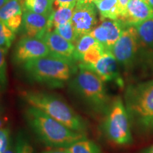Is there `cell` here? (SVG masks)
<instances>
[{
	"label": "cell",
	"instance_id": "6da1fadb",
	"mask_svg": "<svg viewBox=\"0 0 153 153\" xmlns=\"http://www.w3.org/2000/svg\"><path fill=\"white\" fill-rule=\"evenodd\" d=\"M24 117L38 139L49 148H68L80 140L87 138L86 133L72 131L35 107L28 106L24 111Z\"/></svg>",
	"mask_w": 153,
	"mask_h": 153
},
{
	"label": "cell",
	"instance_id": "7a4b0ae2",
	"mask_svg": "<svg viewBox=\"0 0 153 153\" xmlns=\"http://www.w3.org/2000/svg\"><path fill=\"white\" fill-rule=\"evenodd\" d=\"M28 106L35 107L72 131L85 133V120L59 96L44 91H24L21 94Z\"/></svg>",
	"mask_w": 153,
	"mask_h": 153
},
{
	"label": "cell",
	"instance_id": "3957f363",
	"mask_svg": "<svg viewBox=\"0 0 153 153\" xmlns=\"http://www.w3.org/2000/svg\"><path fill=\"white\" fill-rule=\"evenodd\" d=\"M79 71L70 81V91L78 99L97 114H106L111 102L104 81L92 70L80 63Z\"/></svg>",
	"mask_w": 153,
	"mask_h": 153
},
{
	"label": "cell",
	"instance_id": "277c9868",
	"mask_svg": "<svg viewBox=\"0 0 153 153\" xmlns=\"http://www.w3.org/2000/svg\"><path fill=\"white\" fill-rule=\"evenodd\" d=\"M23 68L30 80L52 88L62 87L77 72L74 63L51 54L28 61Z\"/></svg>",
	"mask_w": 153,
	"mask_h": 153
},
{
	"label": "cell",
	"instance_id": "5b68a950",
	"mask_svg": "<svg viewBox=\"0 0 153 153\" xmlns=\"http://www.w3.org/2000/svg\"><path fill=\"white\" fill-rule=\"evenodd\" d=\"M126 105L129 117L137 127L153 128V80L129 87Z\"/></svg>",
	"mask_w": 153,
	"mask_h": 153
},
{
	"label": "cell",
	"instance_id": "8992f818",
	"mask_svg": "<svg viewBox=\"0 0 153 153\" xmlns=\"http://www.w3.org/2000/svg\"><path fill=\"white\" fill-rule=\"evenodd\" d=\"M103 131L107 138L116 145H128L133 141L128 114L120 97H116L111 104Z\"/></svg>",
	"mask_w": 153,
	"mask_h": 153
},
{
	"label": "cell",
	"instance_id": "52a82bcc",
	"mask_svg": "<svg viewBox=\"0 0 153 153\" xmlns=\"http://www.w3.org/2000/svg\"><path fill=\"white\" fill-rule=\"evenodd\" d=\"M139 36L134 26H128L110 50L116 60L125 67H129L135 59L139 47Z\"/></svg>",
	"mask_w": 153,
	"mask_h": 153
},
{
	"label": "cell",
	"instance_id": "ba28073f",
	"mask_svg": "<svg viewBox=\"0 0 153 153\" xmlns=\"http://www.w3.org/2000/svg\"><path fill=\"white\" fill-rule=\"evenodd\" d=\"M50 54L49 48L43 39L25 36L17 43L13 58L16 64H24L29 60Z\"/></svg>",
	"mask_w": 153,
	"mask_h": 153
},
{
	"label": "cell",
	"instance_id": "9c48e42d",
	"mask_svg": "<svg viewBox=\"0 0 153 153\" xmlns=\"http://www.w3.org/2000/svg\"><path fill=\"white\" fill-rule=\"evenodd\" d=\"M94 3H76L74 7L72 24L78 38L89 34L97 24V9Z\"/></svg>",
	"mask_w": 153,
	"mask_h": 153
},
{
	"label": "cell",
	"instance_id": "30bf717a",
	"mask_svg": "<svg viewBox=\"0 0 153 153\" xmlns=\"http://www.w3.org/2000/svg\"><path fill=\"white\" fill-rule=\"evenodd\" d=\"M42 39L46 43L51 54L68 62L74 63L75 45L65 39L55 30L48 31Z\"/></svg>",
	"mask_w": 153,
	"mask_h": 153
},
{
	"label": "cell",
	"instance_id": "8fae6325",
	"mask_svg": "<svg viewBox=\"0 0 153 153\" xmlns=\"http://www.w3.org/2000/svg\"><path fill=\"white\" fill-rule=\"evenodd\" d=\"M86 67L94 72L104 82L114 81L119 86L123 85L118 72L117 60L110 51H106L94 65Z\"/></svg>",
	"mask_w": 153,
	"mask_h": 153
},
{
	"label": "cell",
	"instance_id": "7c38bea8",
	"mask_svg": "<svg viewBox=\"0 0 153 153\" xmlns=\"http://www.w3.org/2000/svg\"><path fill=\"white\" fill-rule=\"evenodd\" d=\"M51 16L36 14L24 10L23 14L22 28L24 33L28 37L42 39L48 31H51L50 27Z\"/></svg>",
	"mask_w": 153,
	"mask_h": 153
},
{
	"label": "cell",
	"instance_id": "4fadbf2b",
	"mask_svg": "<svg viewBox=\"0 0 153 153\" xmlns=\"http://www.w3.org/2000/svg\"><path fill=\"white\" fill-rule=\"evenodd\" d=\"M151 19H153V9L148 4L142 0H131L119 20L128 27Z\"/></svg>",
	"mask_w": 153,
	"mask_h": 153
},
{
	"label": "cell",
	"instance_id": "5bb4252c",
	"mask_svg": "<svg viewBox=\"0 0 153 153\" xmlns=\"http://www.w3.org/2000/svg\"><path fill=\"white\" fill-rule=\"evenodd\" d=\"M24 0H9L0 9V22L14 31H18L22 25Z\"/></svg>",
	"mask_w": 153,
	"mask_h": 153
},
{
	"label": "cell",
	"instance_id": "9a60e30c",
	"mask_svg": "<svg viewBox=\"0 0 153 153\" xmlns=\"http://www.w3.org/2000/svg\"><path fill=\"white\" fill-rule=\"evenodd\" d=\"M102 20L108 19L110 20H118L120 17V11L118 0H94Z\"/></svg>",
	"mask_w": 153,
	"mask_h": 153
},
{
	"label": "cell",
	"instance_id": "2e32d148",
	"mask_svg": "<svg viewBox=\"0 0 153 153\" xmlns=\"http://www.w3.org/2000/svg\"><path fill=\"white\" fill-rule=\"evenodd\" d=\"M101 25L104 26L108 31L107 51H110L113 45L116 43L123 30L127 27L120 20H105L102 22Z\"/></svg>",
	"mask_w": 153,
	"mask_h": 153
},
{
	"label": "cell",
	"instance_id": "e0dca14e",
	"mask_svg": "<svg viewBox=\"0 0 153 153\" xmlns=\"http://www.w3.org/2000/svg\"><path fill=\"white\" fill-rule=\"evenodd\" d=\"M24 10L36 14L51 16L53 9V0H24Z\"/></svg>",
	"mask_w": 153,
	"mask_h": 153
},
{
	"label": "cell",
	"instance_id": "ac0fdd59",
	"mask_svg": "<svg viewBox=\"0 0 153 153\" xmlns=\"http://www.w3.org/2000/svg\"><path fill=\"white\" fill-rule=\"evenodd\" d=\"M74 8L70 7H61L53 10L50 18L51 30L53 27L56 28L60 25L71 22L74 14Z\"/></svg>",
	"mask_w": 153,
	"mask_h": 153
},
{
	"label": "cell",
	"instance_id": "d6986e66",
	"mask_svg": "<svg viewBox=\"0 0 153 153\" xmlns=\"http://www.w3.org/2000/svg\"><path fill=\"white\" fill-rule=\"evenodd\" d=\"M140 39L146 45L153 46V19L139 23L134 26Z\"/></svg>",
	"mask_w": 153,
	"mask_h": 153
},
{
	"label": "cell",
	"instance_id": "ffe728a7",
	"mask_svg": "<svg viewBox=\"0 0 153 153\" xmlns=\"http://www.w3.org/2000/svg\"><path fill=\"white\" fill-rule=\"evenodd\" d=\"M70 153H101V149L94 142L82 139L68 148Z\"/></svg>",
	"mask_w": 153,
	"mask_h": 153
},
{
	"label": "cell",
	"instance_id": "44dd1931",
	"mask_svg": "<svg viewBox=\"0 0 153 153\" xmlns=\"http://www.w3.org/2000/svg\"><path fill=\"white\" fill-rule=\"evenodd\" d=\"M97 43V41L90 34H86L79 38L75 45V51H74V57L76 61L81 62L85 53L87 52L89 48Z\"/></svg>",
	"mask_w": 153,
	"mask_h": 153
},
{
	"label": "cell",
	"instance_id": "7402d4cb",
	"mask_svg": "<svg viewBox=\"0 0 153 153\" xmlns=\"http://www.w3.org/2000/svg\"><path fill=\"white\" fill-rule=\"evenodd\" d=\"M106 51H107L106 49L97 42L89 48L87 52L85 53L80 63L86 66L93 65L96 62H97V61L101 58V57Z\"/></svg>",
	"mask_w": 153,
	"mask_h": 153
},
{
	"label": "cell",
	"instance_id": "603a6c76",
	"mask_svg": "<svg viewBox=\"0 0 153 153\" xmlns=\"http://www.w3.org/2000/svg\"><path fill=\"white\" fill-rule=\"evenodd\" d=\"M15 38V33L0 22V48L7 53Z\"/></svg>",
	"mask_w": 153,
	"mask_h": 153
},
{
	"label": "cell",
	"instance_id": "cb8c5ba5",
	"mask_svg": "<svg viewBox=\"0 0 153 153\" xmlns=\"http://www.w3.org/2000/svg\"><path fill=\"white\" fill-rule=\"evenodd\" d=\"M15 153H33V148L29 139L22 131H19L16 135Z\"/></svg>",
	"mask_w": 153,
	"mask_h": 153
},
{
	"label": "cell",
	"instance_id": "d4e9b609",
	"mask_svg": "<svg viewBox=\"0 0 153 153\" xmlns=\"http://www.w3.org/2000/svg\"><path fill=\"white\" fill-rule=\"evenodd\" d=\"M55 30L57 33L60 34L62 37L64 38L65 39L68 40V41L71 42L73 45H76L79 38H78L75 33V30L74 29L72 22L62 25H60V26L55 28Z\"/></svg>",
	"mask_w": 153,
	"mask_h": 153
},
{
	"label": "cell",
	"instance_id": "484cf974",
	"mask_svg": "<svg viewBox=\"0 0 153 153\" xmlns=\"http://www.w3.org/2000/svg\"><path fill=\"white\" fill-rule=\"evenodd\" d=\"M90 35L94 38V39L100 43L103 47L107 51V39H108V31L106 28L103 26L102 25L95 28L91 32Z\"/></svg>",
	"mask_w": 153,
	"mask_h": 153
},
{
	"label": "cell",
	"instance_id": "4316f807",
	"mask_svg": "<svg viewBox=\"0 0 153 153\" xmlns=\"http://www.w3.org/2000/svg\"><path fill=\"white\" fill-rule=\"evenodd\" d=\"M6 53L0 48V86L5 87L7 84V62L5 57Z\"/></svg>",
	"mask_w": 153,
	"mask_h": 153
},
{
	"label": "cell",
	"instance_id": "83f0119b",
	"mask_svg": "<svg viewBox=\"0 0 153 153\" xmlns=\"http://www.w3.org/2000/svg\"><path fill=\"white\" fill-rule=\"evenodd\" d=\"M11 143L10 129L8 127L0 129V153L5 152Z\"/></svg>",
	"mask_w": 153,
	"mask_h": 153
},
{
	"label": "cell",
	"instance_id": "f1b7e54d",
	"mask_svg": "<svg viewBox=\"0 0 153 153\" xmlns=\"http://www.w3.org/2000/svg\"><path fill=\"white\" fill-rule=\"evenodd\" d=\"M77 3V0H53V7L55 9L61 7L74 8Z\"/></svg>",
	"mask_w": 153,
	"mask_h": 153
},
{
	"label": "cell",
	"instance_id": "f546056e",
	"mask_svg": "<svg viewBox=\"0 0 153 153\" xmlns=\"http://www.w3.org/2000/svg\"><path fill=\"white\" fill-rule=\"evenodd\" d=\"M118 6H119V9L120 11V19L122 17V16L124 14V13H125L126 8H127L128 4V2L131 1V0H118ZM119 19H118V20H119Z\"/></svg>",
	"mask_w": 153,
	"mask_h": 153
},
{
	"label": "cell",
	"instance_id": "4dcf8cb0",
	"mask_svg": "<svg viewBox=\"0 0 153 153\" xmlns=\"http://www.w3.org/2000/svg\"><path fill=\"white\" fill-rule=\"evenodd\" d=\"M40 153H70L68 148H52L51 150L43 151Z\"/></svg>",
	"mask_w": 153,
	"mask_h": 153
},
{
	"label": "cell",
	"instance_id": "1f68e13d",
	"mask_svg": "<svg viewBox=\"0 0 153 153\" xmlns=\"http://www.w3.org/2000/svg\"><path fill=\"white\" fill-rule=\"evenodd\" d=\"M7 120H8V118L6 117L0 110V129L5 128L6 124L7 123Z\"/></svg>",
	"mask_w": 153,
	"mask_h": 153
},
{
	"label": "cell",
	"instance_id": "d6a6232c",
	"mask_svg": "<svg viewBox=\"0 0 153 153\" xmlns=\"http://www.w3.org/2000/svg\"><path fill=\"white\" fill-rule=\"evenodd\" d=\"M3 153H15V146L13 145L12 143H11V144L9 145L8 148Z\"/></svg>",
	"mask_w": 153,
	"mask_h": 153
},
{
	"label": "cell",
	"instance_id": "836d02e7",
	"mask_svg": "<svg viewBox=\"0 0 153 153\" xmlns=\"http://www.w3.org/2000/svg\"><path fill=\"white\" fill-rule=\"evenodd\" d=\"M94 0H77V3L79 4H88L93 3Z\"/></svg>",
	"mask_w": 153,
	"mask_h": 153
},
{
	"label": "cell",
	"instance_id": "e575fe53",
	"mask_svg": "<svg viewBox=\"0 0 153 153\" xmlns=\"http://www.w3.org/2000/svg\"><path fill=\"white\" fill-rule=\"evenodd\" d=\"M143 153H153V145L143 151Z\"/></svg>",
	"mask_w": 153,
	"mask_h": 153
},
{
	"label": "cell",
	"instance_id": "d590c367",
	"mask_svg": "<svg viewBox=\"0 0 153 153\" xmlns=\"http://www.w3.org/2000/svg\"><path fill=\"white\" fill-rule=\"evenodd\" d=\"M8 1L9 0H0V9H1Z\"/></svg>",
	"mask_w": 153,
	"mask_h": 153
},
{
	"label": "cell",
	"instance_id": "8d00e7d4",
	"mask_svg": "<svg viewBox=\"0 0 153 153\" xmlns=\"http://www.w3.org/2000/svg\"><path fill=\"white\" fill-rule=\"evenodd\" d=\"M147 4L153 9V0H147Z\"/></svg>",
	"mask_w": 153,
	"mask_h": 153
},
{
	"label": "cell",
	"instance_id": "74e56055",
	"mask_svg": "<svg viewBox=\"0 0 153 153\" xmlns=\"http://www.w3.org/2000/svg\"><path fill=\"white\" fill-rule=\"evenodd\" d=\"M142 1H145V2H146V3H147V0H142Z\"/></svg>",
	"mask_w": 153,
	"mask_h": 153
}]
</instances>
